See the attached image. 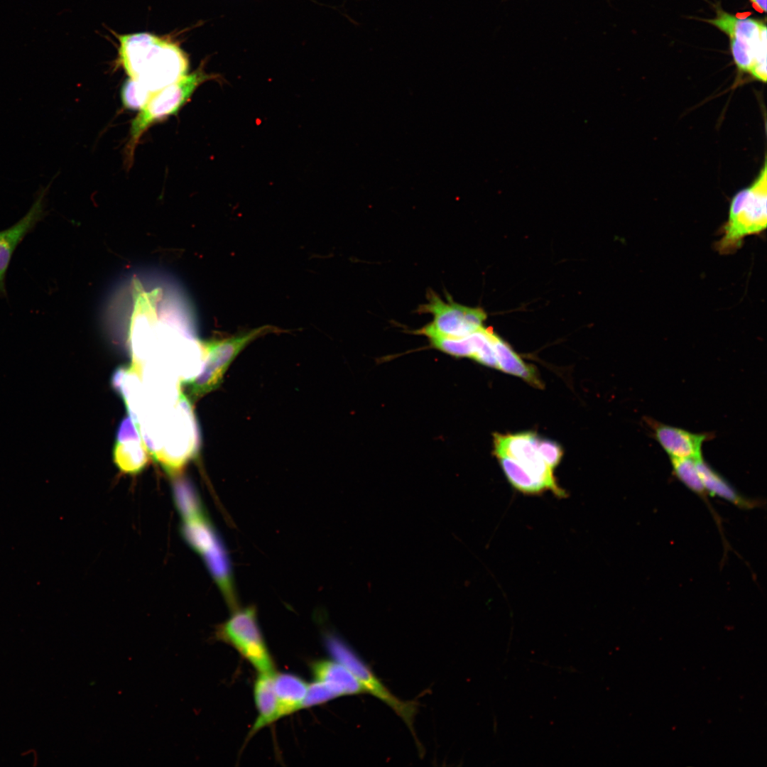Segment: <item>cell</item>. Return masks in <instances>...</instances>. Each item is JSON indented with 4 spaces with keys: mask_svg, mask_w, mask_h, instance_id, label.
Returning a JSON list of instances; mask_svg holds the SVG:
<instances>
[{
    "mask_svg": "<svg viewBox=\"0 0 767 767\" xmlns=\"http://www.w3.org/2000/svg\"><path fill=\"white\" fill-rule=\"evenodd\" d=\"M119 57L129 77L152 93L186 75L189 65L178 45L148 33L119 36Z\"/></svg>",
    "mask_w": 767,
    "mask_h": 767,
    "instance_id": "obj_1",
    "label": "cell"
},
{
    "mask_svg": "<svg viewBox=\"0 0 767 767\" xmlns=\"http://www.w3.org/2000/svg\"><path fill=\"white\" fill-rule=\"evenodd\" d=\"M140 432L151 456L171 474L198 453L199 428L192 405L182 393L173 408L147 420Z\"/></svg>",
    "mask_w": 767,
    "mask_h": 767,
    "instance_id": "obj_2",
    "label": "cell"
},
{
    "mask_svg": "<svg viewBox=\"0 0 767 767\" xmlns=\"http://www.w3.org/2000/svg\"><path fill=\"white\" fill-rule=\"evenodd\" d=\"M766 161L759 175L749 187L732 198L727 221L721 227V237L715 249L720 254H732L743 245L746 237L759 234L767 224Z\"/></svg>",
    "mask_w": 767,
    "mask_h": 767,
    "instance_id": "obj_3",
    "label": "cell"
},
{
    "mask_svg": "<svg viewBox=\"0 0 767 767\" xmlns=\"http://www.w3.org/2000/svg\"><path fill=\"white\" fill-rule=\"evenodd\" d=\"M210 78V75L200 69L152 94L131 122L127 147L129 161L132 159L136 146L146 130L153 124L177 114L200 85Z\"/></svg>",
    "mask_w": 767,
    "mask_h": 767,
    "instance_id": "obj_4",
    "label": "cell"
},
{
    "mask_svg": "<svg viewBox=\"0 0 767 767\" xmlns=\"http://www.w3.org/2000/svg\"><path fill=\"white\" fill-rule=\"evenodd\" d=\"M278 332V328L264 325L243 334L209 342H202L205 359L200 373L190 383L192 398L215 390L222 383L228 367L249 343L262 335Z\"/></svg>",
    "mask_w": 767,
    "mask_h": 767,
    "instance_id": "obj_5",
    "label": "cell"
},
{
    "mask_svg": "<svg viewBox=\"0 0 767 767\" xmlns=\"http://www.w3.org/2000/svg\"><path fill=\"white\" fill-rule=\"evenodd\" d=\"M217 627L216 636L234 648L259 673H273V663L260 630L256 608L233 610Z\"/></svg>",
    "mask_w": 767,
    "mask_h": 767,
    "instance_id": "obj_6",
    "label": "cell"
},
{
    "mask_svg": "<svg viewBox=\"0 0 767 767\" xmlns=\"http://www.w3.org/2000/svg\"><path fill=\"white\" fill-rule=\"evenodd\" d=\"M446 298L447 301H444L433 290L428 291V303L421 305L418 312L431 313L433 320L414 333L428 337L432 335L462 337L482 327L486 318L482 308L457 303L449 295Z\"/></svg>",
    "mask_w": 767,
    "mask_h": 767,
    "instance_id": "obj_7",
    "label": "cell"
},
{
    "mask_svg": "<svg viewBox=\"0 0 767 767\" xmlns=\"http://www.w3.org/2000/svg\"><path fill=\"white\" fill-rule=\"evenodd\" d=\"M325 646L334 660L347 668L370 693L390 707L407 724L413 734L417 712L415 701L402 700L396 697L374 674L356 653L337 636L328 634Z\"/></svg>",
    "mask_w": 767,
    "mask_h": 767,
    "instance_id": "obj_8",
    "label": "cell"
},
{
    "mask_svg": "<svg viewBox=\"0 0 767 767\" xmlns=\"http://www.w3.org/2000/svg\"><path fill=\"white\" fill-rule=\"evenodd\" d=\"M535 433L531 432L516 434L494 435V454L509 457L521 464L535 479L558 497L566 493L557 484L553 471L538 453L535 445Z\"/></svg>",
    "mask_w": 767,
    "mask_h": 767,
    "instance_id": "obj_9",
    "label": "cell"
},
{
    "mask_svg": "<svg viewBox=\"0 0 767 767\" xmlns=\"http://www.w3.org/2000/svg\"><path fill=\"white\" fill-rule=\"evenodd\" d=\"M705 21L724 32L729 40L746 48L761 61L766 62V25L753 18H739L717 10L715 18Z\"/></svg>",
    "mask_w": 767,
    "mask_h": 767,
    "instance_id": "obj_10",
    "label": "cell"
},
{
    "mask_svg": "<svg viewBox=\"0 0 767 767\" xmlns=\"http://www.w3.org/2000/svg\"><path fill=\"white\" fill-rule=\"evenodd\" d=\"M653 437L670 458L699 459L705 442L714 436L711 433H695L682 428L648 419Z\"/></svg>",
    "mask_w": 767,
    "mask_h": 767,
    "instance_id": "obj_11",
    "label": "cell"
},
{
    "mask_svg": "<svg viewBox=\"0 0 767 767\" xmlns=\"http://www.w3.org/2000/svg\"><path fill=\"white\" fill-rule=\"evenodd\" d=\"M49 185L40 187L26 214L11 227L0 232V293L6 294L5 276L13 251L24 236L45 215Z\"/></svg>",
    "mask_w": 767,
    "mask_h": 767,
    "instance_id": "obj_12",
    "label": "cell"
},
{
    "mask_svg": "<svg viewBox=\"0 0 767 767\" xmlns=\"http://www.w3.org/2000/svg\"><path fill=\"white\" fill-rule=\"evenodd\" d=\"M317 681L332 687L339 696L368 693L366 687L344 665L334 660H320L311 665Z\"/></svg>",
    "mask_w": 767,
    "mask_h": 767,
    "instance_id": "obj_13",
    "label": "cell"
},
{
    "mask_svg": "<svg viewBox=\"0 0 767 767\" xmlns=\"http://www.w3.org/2000/svg\"><path fill=\"white\" fill-rule=\"evenodd\" d=\"M274 673H259L254 688L258 717L249 735L279 719L278 701L273 685Z\"/></svg>",
    "mask_w": 767,
    "mask_h": 767,
    "instance_id": "obj_14",
    "label": "cell"
},
{
    "mask_svg": "<svg viewBox=\"0 0 767 767\" xmlns=\"http://www.w3.org/2000/svg\"><path fill=\"white\" fill-rule=\"evenodd\" d=\"M489 334L494 350L498 369L506 373L519 376L534 386L541 388L543 384L538 374L532 365L525 363L513 349L492 330Z\"/></svg>",
    "mask_w": 767,
    "mask_h": 767,
    "instance_id": "obj_15",
    "label": "cell"
},
{
    "mask_svg": "<svg viewBox=\"0 0 767 767\" xmlns=\"http://www.w3.org/2000/svg\"><path fill=\"white\" fill-rule=\"evenodd\" d=\"M273 685L279 717L288 715L302 708L308 687V684L305 680L290 673H274Z\"/></svg>",
    "mask_w": 767,
    "mask_h": 767,
    "instance_id": "obj_16",
    "label": "cell"
},
{
    "mask_svg": "<svg viewBox=\"0 0 767 767\" xmlns=\"http://www.w3.org/2000/svg\"><path fill=\"white\" fill-rule=\"evenodd\" d=\"M696 464L703 486L709 494L722 498L739 506L751 507V502L739 494L702 457L696 459Z\"/></svg>",
    "mask_w": 767,
    "mask_h": 767,
    "instance_id": "obj_17",
    "label": "cell"
},
{
    "mask_svg": "<svg viewBox=\"0 0 767 767\" xmlns=\"http://www.w3.org/2000/svg\"><path fill=\"white\" fill-rule=\"evenodd\" d=\"M113 459L121 472L136 474L141 472L148 464V450L142 440L116 442Z\"/></svg>",
    "mask_w": 767,
    "mask_h": 767,
    "instance_id": "obj_18",
    "label": "cell"
},
{
    "mask_svg": "<svg viewBox=\"0 0 767 767\" xmlns=\"http://www.w3.org/2000/svg\"><path fill=\"white\" fill-rule=\"evenodd\" d=\"M498 459L508 480L517 490L526 494H538L546 490L540 481L513 459L507 456Z\"/></svg>",
    "mask_w": 767,
    "mask_h": 767,
    "instance_id": "obj_19",
    "label": "cell"
},
{
    "mask_svg": "<svg viewBox=\"0 0 767 767\" xmlns=\"http://www.w3.org/2000/svg\"><path fill=\"white\" fill-rule=\"evenodd\" d=\"M173 489L177 505L184 520L206 516L198 494L187 479H176Z\"/></svg>",
    "mask_w": 767,
    "mask_h": 767,
    "instance_id": "obj_20",
    "label": "cell"
},
{
    "mask_svg": "<svg viewBox=\"0 0 767 767\" xmlns=\"http://www.w3.org/2000/svg\"><path fill=\"white\" fill-rule=\"evenodd\" d=\"M670 459L675 476L687 489L697 494L705 495L707 491L700 479L696 459L691 458H670Z\"/></svg>",
    "mask_w": 767,
    "mask_h": 767,
    "instance_id": "obj_21",
    "label": "cell"
},
{
    "mask_svg": "<svg viewBox=\"0 0 767 767\" xmlns=\"http://www.w3.org/2000/svg\"><path fill=\"white\" fill-rule=\"evenodd\" d=\"M428 338L433 347L451 356L472 358L474 354L471 334L462 337L432 335Z\"/></svg>",
    "mask_w": 767,
    "mask_h": 767,
    "instance_id": "obj_22",
    "label": "cell"
},
{
    "mask_svg": "<svg viewBox=\"0 0 767 767\" xmlns=\"http://www.w3.org/2000/svg\"><path fill=\"white\" fill-rule=\"evenodd\" d=\"M474 345L472 359L487 366L498 369L494 350L489 334V328L483 326L471 333Z\"/></svg>",
    "mask_w": 767,
    "mask_h": 767,
    "instance_id": "obj_23",
    "label": "cell"
},
{
    "mask_svg": "<svg viewBox=\"0 0 767 767\" xmlns=\"http://www.w3.org/2000/svg\"><path fill=\"white\" fill-rule=\"evenodd\" d=\"M153 94L139 82L129 78L121 87V99L125 108L141 110Z\"/></svg>",
    "mask_w": 767,
    "mask_h": 767,
    "instance_id": "obj_24",
    "label": "cell"
},
{
    "mask_svg": "<svg viewBox=\"0 0 767 767\" xmlns=\"http://www.w3.org/2000/svg\"><path fill=\"white\" fill-rule=\"evenodd\" d=\"M338 697H339V695L332 687L324 682L315 680L313 683L308 685L301 709L321 705Z\"/></svg>",
    "mask_w": 767,
    "mask_h": 767,
    "instance_id": "obj_25",
    "label": "cell"
},
{
    "mask_svg": "<svg viewBox=\"0 0 767 767\" xmlns=\"http://www.w3.org/2000/svg\"><path fill=\"white\" fill-rule=\"evenodd\" d=\"M535 445L541 457L551 469H553L560 463L563 452L561 447L557 442L541 438L535 435Z\"/></svg>",
    "mask_w": 767,
    "mask_h": 767,
    "instance_id": "obj_26",
    "label": "cell"
},
{
    "mask_svg": "<svg viewBox=\"0 0 767 767\" xmlns=\"http://www.w3.org/2000/svg\"><path fill=\"white\" fill-rule=\"evenodd\" d=\"M116 437V442L142 440L138 428L130 416L126 417L121 420L118 428Z\"/></svg>",
    "mask_w": 767,
    "mask_h": 767,
    "instance_id": "obj_27",
    "label": "cell"
},
{
    "mask_svg": "<svg viewBox=\"0 0 767 767\" xmlns=\"http://www.w3.org/2000/svg\"><path fill=\"white\" fill-rule=\"evenodd\" d=\"M758 10L766 11V0H750Z\"/></svg>",
    "mask_w": 767,
    "mask_h": 767,
    "instance_id": "obj_28",
    "label": "cell"
}]
</instances>
